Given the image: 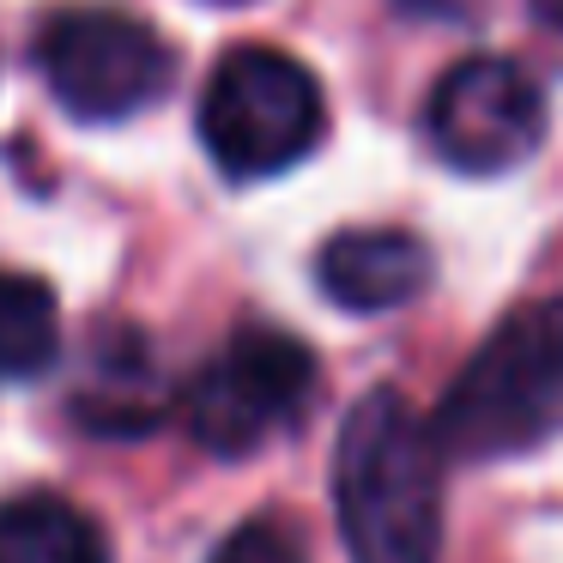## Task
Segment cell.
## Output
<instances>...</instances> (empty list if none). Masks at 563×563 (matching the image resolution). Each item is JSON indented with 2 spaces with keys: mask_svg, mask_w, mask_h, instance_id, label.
<instances>
[{
  "mask_svg": "<svg viewBox=\"0 0 563 563\" xmlns=\"http://www.w3.org/2000/svg\"><path fill=\"white\" fill-rule=\"evenodd\" d=\"M539 13H545V19H558V25H563V0H539Z\"/></svg>",
  "mask_w": 563,
  "mask_h": 563,
  "instance_id": "7c38bea8",
  "label": "cell"
},
{
  "mask_svg": "<svg viewBox=\"0 0 563 563\" xmlns=\"http://www.w3.org/2000/svg\"><path fill=\"white\" fill-rule=\"evenodd\" d=\"M62 352L55 291L31 273H0V376H43Z\"/></svg>",
  "mask_w": 563,
  "mask_h": 563,
  "instance_id": "9c48e42d",
  "label": "cell"
},
{
  "mask_svg": "<svg viewBox=\"0 0 563 563\" xmlns=\"http://www.w3.org/2000/svg\"><path fill=\"white\" fill-rule=\"evenodd\" d=\"M412 7H424V0H412Z\"/></svg>",
  "mask_w": 563,
  "mask_h": 563,
  "instance_id": "4fadbf2b",
  "label": "cell"
},
{
  "mask_svg": "<svg viewBox=\"0 0 563 563\" xmlns=\"http://www.w3.org/2000/svg\"><path fill=\"white\" fill-rule=\"evenodd\" d=\"M333 497L352 563H437L442 449L400 388H369L345 412Z\"/></svg>",
  "mask_w": 563,
  "mask_h": 563,
  "instance_id": "6da1fadb",
  "label": "cell"
},
{
  "mask_svg": "<svg viewBox=\"0 0 563 563\" xmlns=\"http://www.w3.org/2000/svg\"><path fill=\"white\" fill-rule=\"evenodd\" d=\"M79 424L103 430V437H134V430H152L158 424V394H152V369L146 357H98L91 364V382L79 388Z\"/></svg>",
  "mask_w": 563,
  "mask_h": 563,
  "instance_id": "30bf717a",
  "label": "cell"
},
{
  "mask_svg": "<svg viewBox=\"0 0 563 563\" xmlns=\"http://www.w3.org/2000/svg\"><path fill=\"white\" fill-rule=\"evenodd\" d=\"M545 134V98L533 74L503 55H466L437 79L430 98V140L466 176H503L533 158Z\"/></svg>",
  "mask_w": 563,
  "mask_h": 563,
  "instance_id": "8992f818",
  "label": "cell"
},
{
  "mask_svg": "<svg viewBox=\"0 0 563 563\" xmlns=\"http://www.w3.org/2000/svg\"><path fill=\"white\" fill-rule=\"evenodd\" d=\"M212 563H309V558H303V545L291 539V527H279V521H243L219 551H212Z\"/></svg>",
  "mask_w": 563,
  "mask_h": 563,
  "instance_id": "8fae6325",
  "label": "cell"
},
{
  "mask_svg": "<svg viewBox=\"0 0 563 563\" xmlns=\"http://www.w3.org/2000/svg\"><path fill=\"white\" fill-rule=\"evenodd\" d=\"M563 412V297L521 303L442 394L430 437L442 461H509Z\"/></svg>",
  "mask_w": 563,
  "mask_h": 563,
  "instance_id": "7a4b0ae2",
  "label": "cell"
},
{
  "mask_svg": "<svg viewBox=\"0 0 563 563\" xmlns=\"http://www.w3.org/2000/svg\"><path fill=\"white\" fill-rule=\"evenodd\" d=\"M437 261L418 243L412 231H388V224H369V231H340L316 261L321 291L333 297L352 316H382V309L412 303L430 285Z\"/></svg>",
  "mask_w": 563,
  "mask_h": 563,
  "instance_id": "52a82bcc",
  "label": "cell"
},
{
  "mask_svg": "<svg viewBox=\"0 0 563 563\" xmlns=\"http://www.w3.org/2000/svg\"><path fill=\"white\" fill-rule=\"evenodd\" d=\"M37 74L67 115L122 122L170 86V49L152 25L115 7H67L37 37Z\"/></svg>",
  "mask_w": 563,
  "mask_h": 563,
  "instance_id": "277c9868",
  "label": "cell"
},
{
  "mask_svg": "<svg viewBox=\"0 0 563 563\" xmlns=\"http://www.w3.org/2000/svg\"><path fill=\"white\" fill-rule=\"evenodd\" d=\"M0 563H110V551L86 509L31 490L0 503Z\"/></svg>",
  "mask_w": 563,
  "mask_h": 563,
  "instance_id": "ba28073f",
  "label": "cell"
},
{
  "mask_svg": "<svg viewBox=\"0 0 563 563\" xmlns=\"http://www.w3.org/2000/svg\"><path fill=\"white\" fill-rule=\"evenodd\" d=\"M316 388V357L279 328H243L188 388V430L219 461L255 454Z\"/></svg>",
  "mask_w": 563,
  "mask_h": 563,
  "instance_id": "5b68a950",
  "label": "cell"
},
{
  "mask_svg": "<svg viewBox=\"0 0 563 563\" xmlns=\"http://www.w3.org/2000/svg\"><path fill=\"white\" fill-rule=\"evenodd\" d=\"M321 128H328V110H321L316 74L285 49H261V43L224 55L200 98V140L212 164L236 183H261V176L303 164Z\"/></svg>",
  "mask_w": 563,
  "mask_h": 563,
  "instance_id": "3957f363",
  "label": "cell"
}]
</instances>
